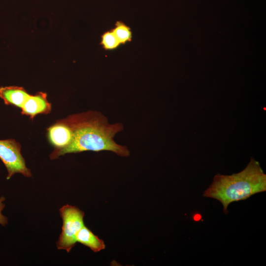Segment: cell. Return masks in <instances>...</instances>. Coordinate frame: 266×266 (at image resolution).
<instances>
[{"label":"cell","mask_w":266,"mask_h":266,"mask_svg":"<svg viewBox=\"0 0 266 266\" xmlns=\"http://www.w3.org/2000/svg\"><path fill=\"white\" fill-rule=\"evenodd\" d=\"M100 44L105 50L115 49L120 44L111 30L105 32L101 35Z\"/></svg>","instance_id":"10"},{"label":"cell","mask_w":266,"mask_h":266,"mask_svg":"<svg viewBox=\"0 0 266 266\" xmlns=\"http://www.w3.org/2000/svg\"><path fill=\"white\" fill-rule=\"evenodd\" d=\"M30 94L21 87L5 86L0 88V98L6 105L21 108Z\"/></svg>","instance_id":"7"},{"label":"cell","mask_w":266,"mask_h":266,"mask_svg":"<svg viewBox=\"0 0 266 266\" xmlns=\"http://www.w3.org/2000/svg\"><path fill=\"white\" fill-rule=\"evenodd\" d=\"M59 212L63 225L56 246L58 249L65 250L68 253L77 242V233L84 226V213L76 206L69 204L63 206Z\"/></svg>","instance_id":"3"},{"label":"cell","mask_w":266,"mask_h":266,"mask_svg":"<svg viewBox=\"0 0 266 266\" xmlns=\"http://www.w3.org/2000/svg\"><path fill=\"white\" fill-rule=\"evenodd\" d=\"M266 191V175L259 163L252 157L247 166L238 173L230 175L216 174L203 196L219 200L223 206L224 212L227 214L231 203Z\"/></svg>","instance_id":"2"},{"label":"cell","mask_w":266,"mask_h":266,"mask_svg":"<svg viewBox=\"0 0 266 266\" xmlns=\"http://www.w3.org/2000/svg\"><path fill=\"white\" fill-rule=\"evenodd\" d=\"M63 120L71 130L72 139L66 147L54 149L50 155L51 159L87 151H110L122 157L130 156L128 148L118 144L114 139L124 130L122 123H109L103 114L96 110L73 114Z\"/></svg>","instance_id":"1"},{"label":"cell","mask_w":266,"mask_h":266,"mask_svg":"<svg viewBox=\"0 0 266 266\" xmlns=\"http://www.w3.org/2000/svg\"><path fill=\"white\" fill-rule=\"evenodd\" d=\"M193 219L195 221H199L201 219V215L199 213H196L193 216Z\"/></svg>","instance_id":"12"},{"label":"cell","mask_w":266,"mask_h":266,"mask_svg":"<svg viewBox=\"0 0 266 266\" xmlns=\"http://www.w3.org/2000/svg\"><path fill=\"white\" fill-rule=\"evenodd\" d=\"M47 136L54 149H59L70 143L72 133L69 126L62 119L57 121L47 129Z\"/></svg>","instance_id":"5"},{"label":"cell","mask_w":266,"mask_h":266,"mask_svg":"<svg viewBox=\"0 0 266 266\" xmlns=\"http://www.w3.org/2000/svg\"><path fill=\"white\" fill-rule=\"evenodd\" d=\"M111 31L120 44H125L131 40L132 32L130 28L122 22H117L115 27Z\"/></svg>","instance_id":"9"},{"label":"cell","mask_w":266,"mask_h":266,"mask_svg":"<svg viewBox=\"0 0 266 266\" xmlns=\"http://www.w3.org/2000/svg\"><path fill=\"white\" fill-rule=\"evenodd\" d=\"M21 109L22 114L33 119L37 114L50 113L51 105L47 100V94L38 92L34 95H30Z\"/></svg>","instance_id":"6"},{"label":"cell","mask_w":266,"mask_h":266,"mask_svg":"<svg viewBox=\"0 0 266 266\" xmlns=\"http://www.w3.org/2000/svg\"><path fill=\"white\" fill-rule=\"evenodd\" d=\"M76 240L94 252H98L105 248L104 241L85 225L77 233Z\"/></svg>","instance_id":"8"},{"label":"cell","mask_w":266,"mask_h":266,"mask_svg":"<svg viewBox=\"0 0 266 266\" xmlns=\"http://www.w3.org/2000/svg\"><path fill=\"white\" fill-rule=\"evenodd\" d=\"M21 146L14 139L0 140V159L5 166L10 179L16 173H20L27 177H31L32 172L26 165L21 153Z\"/></svg>","instance_id":"4"},{"label":"cell","mask_w":266,"mask_h":266,"mask_svg":"<svg viewBox=\"0 0 266 266\" xmlns=\"http://www.w3.org/2000/svg\"><path fill=\"white\" fill-rule=\"evenodd\" d=\"M5 200L3 196L0 197V224L3 226L8 224L7 218L2 213V211L5 207V204L3 203Z\"/></svg>","instance_id":"11"}]
</instances>
